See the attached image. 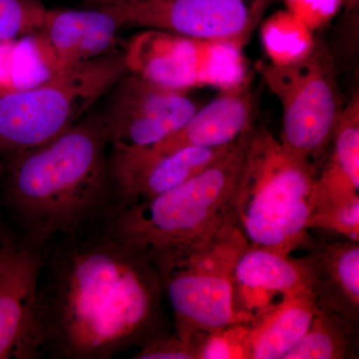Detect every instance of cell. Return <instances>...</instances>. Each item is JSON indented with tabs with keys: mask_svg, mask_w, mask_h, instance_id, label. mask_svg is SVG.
Segmentation results:
<instances>
[{
	"mask_svg": "<svg viewBox=\"0 0 359 359\" xmlns=\"http://www.w3.org/2000/svg\"><path fill=\"white\" fill-rule=\"evenodd\" d=\"M120 28L108 7L47 8L37 32L65 71L112 51Z\"/></svg>",
	"mask_w": 359,
	"mask_h": 359,
	"instance_id": "13",
	"label": "cell"
},
{
	"mask_svg": "<svg viewBox=\"0 0 359 359\" xmlns=\"http://www.w3.org/2000/svg\"><path fill=\"white\" fill-rule=\"evenodd\" d=\"M46 11L40 0H0V40L39 32Z\"/></svg>",
	"mask_w": 359,
	"mask_h": 359,
	"instance_id": "22",
	"label": "cell"
},
{
	"mask_svg": "<svg viewBox=\"0 0 359 359\" xmlns=\"http://www.w3.org/2000/svg\"><path fill=\"white\" fill-rule=\"evenodd\" d=\"M318 170L264 127L250 130L236 195V226L256 247L290 256L308 233Z\"/></svg>",
	"mask_w": 359,
	"mask_h": 359,
	"instance_id": "4",
	"label": "cell"
},
{
	"mask_svg": "<svg viewBox=\"0 0 359 359\" xmlns=\"http://www.w3.org/2000/svg\"><path fill=\"white\" fill-rule=\"evenodd\" d=\"M14 40H0V93L13 91L11 86V62Z\"/></svg>",
	"mask_w": 359,
	"mask_h": 359,
	"instance_id": "26",
	"label": "cell"
},
{
	"mask_svg": "<svg viewBox=\"0 0 359 359\" xmlns=\"http://www.w3.org/2000/svg\"><path fill=\"white\" fill-rule=\"evenodd\" d=\"M233 282L248 289L292 294L311 290L308 262L290 259L273 250L245 245L233 269Z\"/></svg>",
	"mask_w": 359,
	"mask_h": 359,
	"instance_id": "18",
	"label": "cell"
},
{
	"mask_svg": "<svg viewBox=\"0 0 359 359\" xmlns=\"http://www.w3.org/2000/svg\"><path fill=\"white\" fill-rule=\"evenodd\" d=\"M276 0H142L106 6L120 27L139 26L244 48Z\"/></svg>",
	"mask_w": 359,
	"mask_h": 359,
	"instance_id": "9",
	"label": "cell"
},
{
	"mask_svg": "<svg viewBox=\"0 0 359 359\" xmlns=\"http://www.w3.org/2000/svg\"><path fill=\"white\" fill-rule=\"evenodd\" d=\"M135 359H199V346L170 334L140 348Z\"/></svg>",
	"mask_w": 359,
	"mask_h": 359,
	"instance_id": "25",
	"label": "cell"
},
{
	"mask_svg": "<svg viewBox=\"0 0 359 359\" xmlns=\"http://www.w3.org/2000/svg\"><path fill=\"white\" fill-rule=\"evenodd\" d=\"M127 72L123 52L112 50L39 86L0 93V156L8 159L65 133Z\"/></svg>",
	"mask_w": 359,
	"mask_h": 359,
	"instance_id": "5",
	"label": "cell"
},
{
	"mask_svg": "<svg viewBox=\"0 0 359 359\" xmlns=\"http://www.w3.org/2000/svg\"><path fill=\"white\" fill-rule=\"evenodd\" d=\"M63 72L39 32L14 41L11 62L13 90L32 88Z\"/></svg>",
	"mask_w": 359,
	"mask_h": 359,
	"instance_id": "21",
	"label": "cell"
},
{
	"mask_svg": "<svg viewBox=\"0 0 359 359\" xmlns=\"http://www.w3.org/2000/svg\"><path fill=\"white\" fill-rule=\"evenodd\" d=\"M290 13L297 16L309 29L327 25L339 13L344 0H283Z\"/></svg>",
	"mask_w": 359,
	"mask_h": 359,
	"instance_id": "24",
	"label": "cell"
},
{
	"mask_svg": "<svg viewBox=\"0 0 359 359\" xmlns=\"http://www.w3.org/2000/svg\"><path fill=\"white\" fill-rule=\"evenodd\" d=\"M43 247L14 241L0 273V359H23L34 311Z\"/></svg>",
	"mask_w": 359,
	"mask_h": 359,
	"instance_id": "12",
	"label": "cell"
},
{
	"mask_svg": "<svg viewBox=\"0 0 359 359\" xmlns=\"http://www.w3.org/2000/svg\"><path fill=\"white\" fill-rule=\"evenodd\" d=\"M129 72L178 90L231 88L247 79L243 48L157 29L137 33L123 51Z\"/></svg>",
	"mask_w": 359,
	"mask_h": 359,
	"instance_id": "8",
	"label": "cell"
},
{
	"mask_svg": "<svg viewBox=\"0 0 359 359\" xmlns=\"http://www.w3.org/2000/svg\"><path fill=\"white\" fill-rule=\"evenodd\" d=\"M109 93L101 117L110 145L123 147L154 145L200 108L186 90L169 88L129 71Z\"/></svg>",
	"mask_w": 359,
	"mask_h": 359,
	"instance_id": "11",
	"label": "cell"
},
{
	"mask_svg": "<svg viewBox=\"0 0 359 359\" xmlns=\"http://www.w3.org/2000/svg\"><path fill=\"white\" fill-rule=\"evenodd\" d=\"M262 39L269 61L287 63L306 55L313 46L311 30L289 11H278L262 25Z\"/></svg>",
	"mask_w": 359,
	"mask_h": 359,
	"instance_id": "20",
	"label": "cell"
},
{
	"mask_svg": "<svg viewBox=\"0 0 359 359\" xmlns=\"http://www.w3.org/2000/svg\"><path fill=\"white\" fill-rule=\"evenodd\" d=\"M304 257L311 273V292L318 308L344 316L358 325L359 245L358 242L309 245Z\"/></svg>",
	"mask_w": 359,
	"mask_h": 359,
	"instance_id": "14",
	"label": "cell"
},
{
	"mask_svg": "<svg viewBox=\"0 0 359 359\" xmlns=\"http://www.w3.org/2000/svg\"><path fill=\"white\" fill-rule=\"evenodd\" d=\"M318 311L311 290L283 294V301L255 318V325L243 337L244 358H285L308 332Z\"/></svg>",
	"mask_w": 359,
	"mask_h": 359,
	"instance_id": "15",
	"label": "cell"
},
{
	"mask_svg": "<svg viewBox=\"0 0 359 359\" xmlns=\"http://www.w3.org/2000/svg\"><path fill=\"white\" fill-rule=\"evenodd\" d=\"M84 7L86 8H100L117 4H134V2L142 1V0H83Z\"/></svg>",
	"mask_w": 359,
	"mask_h": 359,
	"instance_id": "27",
	"label": "cell"
},
{
	"mask_svg": "<svg viewBox=\"0 0 359 359\" xmlns=\"http://www.w3.org/2000/svg\"><path fill=\"white\" fill-rule=\"evenodd\" d=\"M359 0H344V6L347 11H354L358 8Z\"/></svg>",
	"mask_w": 359,
	"mask_h": 359,
	"instance_id": "29",
	"label": "cell"
},
{
	"mask_svg": "<svg viewBox=\"0 0 359 359\" xmlns=\"http://www.w3.org/2000/svg\"><path fill=\"white\" fill-rule=\"evenodd\" d=\"M257 69L282 105L280 143L318 169L344 107L330 49L323 40L314 39L302 58L287 63L259 61Z\"/></svg>",
	"mask_w": 359,
	"mask_h": 359,
	"instance_id": "6",
	"label": "cell"
},
{
	"mask_svg": "<svg viewBox=\"0 0 359 359\" xmlns=\"http://www.w3.org/2000/svg\"><path fill=\"white\" fill-rule=\"evenodd\" d=\"M14 241H6L2 247H0V273L6 266L7 259L11 256V250L13 249Z\"/></svg>",
	"mask_w": 359,
	"mask_h": 359,
	"instance_id": "28",
	"label": "cell"
},
{
	"mask_svg": "<svg viewBox=\"0 0 359 359\" xmlns=\"http://www.w3.org/2000/svg\"><path fill=\"white\" fill-rule=\"evenodd\" d=\"M2 169L1 166H0V175H1ZM0 237H2V223H1V216H0Z\"/></svg>",
	"mask_w": 359,
	"mask_h": 359,
	"instance_id": "30",
	"label": "cell"
},
{
	"mask_svg": "<svg viewBox=\"0 0 359 359\" xmlns=\"http://www.w3.org/2000/svg\"><path fill=\"white\" fill-rule=\"evenodd\" d=\"M359 197V98L344 106L335 128L332 152L318 174L314 207Z\"/></svg>",
	"mask_w": 359,
	"mask_h": 359,
	"instance_id": "17",
	"label": "cell"
},
{
	"mask_svg": "<svg viewBox=\"0 0 359 359\" xmlns=\"http://www.w3.org/2000/svg\"><path fill=\"white\" fill-rule=\"evenodd\" d=\"M306 228L334 231L358 243L359 197L316 208L309 216Z\"/></svg>",
	"mask_w": 359,
	"mask_h": 359,
	"instance_id": "23",
	"label": "cell"
},
{
	"mask_svg": "<svg viewBox=\"0 0 359 359\" xmlns=\"http://www.w3.org/2000/svg\"><path fill=\"white\" fill-rule=\"evenodd\" d=\"M101 115L85 116L56 138L9 157L4 201L18 242L44 247L54 238L106 226L120 211Z\"/></svg>",
	"mask_w": 359,
	"mask_h": 359,
	"instance_id": "2",
	"label": "cell"
},
{
	"mask_svg": "<svg viewBox=\"0 0 359 359\" xmlns=\"http://www.w3.org/2000/svg\"><path fill=\"white\" fill-rule=\"evenodd\" d=\"M108 224L44 245L23 359H109L171 334L159 271Z\"/></svg>",
	"mask_w": 359,
	"mask_h": 359,
	"instance_id": "1",
	"label": "cell"
},
{
	"mask_svg": "<svg viewBox=\"0 0 359 359\" xmlns=\"http://www.w3.org/2000/svg\"><path fill=\"white\" fill-rule=\"evenodd\" d=\"M244 247V238L233 233L161 276L180 339L196 344L201 335L223 334L255 320L233 302L231 273Z\"/></svg>",
	"mask_w": 359,
	"mask_h": 359,
	"instance_id": "7",
	"label": "cell"
},
{
	"mask_svg": "<svg viewBox=\"0 0 359 359\" xmlns=\"http://www.w3.org/2000/svg\"><path fill=\"white\" fill-rule=\"evenodd\" d=\"M255 109L250 79L247 78L238 86L221 90L183 126L154 145L144 148L111 145L108 161L113 185L152 161L181 149L231 145L254 128Z\"/></svg>",
	"mask_w": 359,
	"mask_h": 359,
	"instance_id": "10",
	"label": "cell"
},
{
	"mask_svg": "<svg viewBox=\"0 0 359 359\" xmlns=\"http://www.w3.org/2000/svg\"><path fill=\"white\" fill-rule=\"evenodd\" d=\"M250 132L185 183L120 210L110 230L146 252L160 276L229 237L238 230L236 195Z\"/></svg>",
	"mask_w": 359,
	"mask_h": 359,
	"instance_id": "3",
	"label": "cell"
},
{
	"mask_svg": "<svg viewBox=\"0 0 359 359\" xmlns=\"http://www.w3.org/2000/svg\"><path fill=\"white\" fill-rule=\"evenodd\" d=\"M358 325L318 308L308 332L283 359L358 358Z\"/></svg>",
	"mask_w": 359,
	"mask_h": 359,
	"instance_id": "19",
	"label": "cell"
},
{
	"mask_svg": "<svg viewBox=\"0 0 359 359\" xmlns=\"http://www.w3.org/2000/svg\"><path fill=\"white\" fill-rule=\"evenodd\" d=\"M233 144L224 147L184 148L152 161L114 186L120 210L153 199L185 183L211 166Z\"/></svg>",
	"mask_w": 359,
	"mask_h": 359,
	"instance_id": "16",
	"label": "cell"
}]
</instances>
